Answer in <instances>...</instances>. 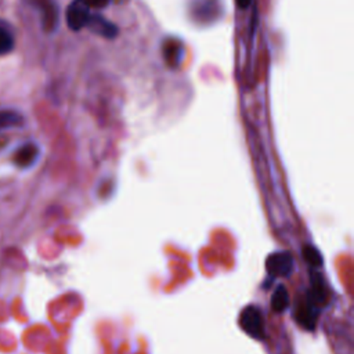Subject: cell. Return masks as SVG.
<instances>
[{"label": "cell", "instance_id": "obj_14", "mask_svg": "<svg viewBox=\"0 0 354 354\" xmlns=\"http://www.w3.org/2000/svg\"><path fill=\"white\" fill-rule=\"evenodd\" d=\"M235 1H236V4H238L239 8H248V7L252 4L253 0H235Z\"/></svg>", "mask_w": 354, "mask_h": 354}, {"label": "cell", "instance_id": "obj_10", "mask_svg": "<svg viewBox=\"0 0 354 354\" xmlns=\"http://www.w3.org/2000/svg\"><path fill=\"white\" fill-rule=\"evenodd\" d=\"M289 304V296H288V290L283 285H278L271 296V308L275 313H282Z\"/></svg>", "mask_w": 354, "mask_h": 354}, {"label": "cell", "instance_id": "obj_9", "mask_svg": "<svg viewBox=\"0 0 354 354\" xmlns=\"http://www.w3.org/2000/svg\"><path fill=\"white\" fill-rule=\"evenodd\" d=\"M22 124V115L12 109H0V131Z\"/></svg>", "mask_w": 354, "mask_h": 354}, {"label": "cell", "instance_id": "obj_7", "mask_svg": "<svg viewBox=\"0 0 354 354\" xmlns=\"http://www.w3.org/2000/svg\"><path fill=\"white\" fill-rule=\"evenodd\" d=\"M41 11V22L46 30H54L58 22V8L54 0H35Z\"/></svg>", "mask_w": 354, "mask_h": 354}, {"label": "cell", "instance_id": "obj_3", "mask_svg": "<svg viewBox=\"0 0 354 354\" xmlns=\"http://www.w3.org/2000/svg\"><path fill=\"white\" fill-rule=\"evenodd\" d=\"M319 314V307L315 306L307 296L301 297L295 308V317L297 324L307 329V330H313L315 328L317 324V318Z\"/></svg>", "mask_w": 354, "mask_h": 354}, {"label": "cell", "instance_id": "obj_8", "mask_svg": "<svg viewBox=\"0 0 354 354\" xmlns=\"http://www.w3.org/2000/svg\"><path fill=\"white\" fill-rule=\"evenodd\" d=\"M39 156V148L33 142H26L19 147L14 155V162L19 167H30Z\"/></svg>", "mask_w": 354, "mask_h": 354}, {"label": "cell", "instance_id": "obj_13", "mask_svg": "<svg viewBox=\"0 0 354 354\" xmlns=\"http://www.w3.org/2000/svg\"><path fill=\"white\" fill-rule=\"evenodd\" d=\"M88 7H95V8H104L109 4L111 0H84Z\"/></svg>", "mask_w": 354, "mask_h": 354}, {"label": "cell", "instance_id": "obj_5", "mask_svg": "<svg viewBox=\"0 0 354 354\" xmlns=\"http://www.w3.org/2000/svg\"><path fill=\"white\" fill-rule=\"evenodd\" d=\"M86 26L93 33H95L98 36H102L105 39H113L119 33L118 26L113 22L108 21L106 18H104L102 15H100V14H91Z\"/></svg>", "mask_w": 354, "mask_h": 354}, {"label": "cell", "instance_id": "obj_1", "mask_svg": "<svg viewBox=\"0 0 354 354\" xmlns=\"http://www.w3.org/2000/svg\"><path fill=\"white\" fill-rule=\"evenodd\" d=\"M239 326L253 339L263 340L266 337L264 318L257 306H246L239 314Z\"/></svg>", "mask_w": 354, "mask_h": 354}, {"label": "cell", "instance_id": "obj_2", "mask_svg": "<svg viewBox=\"0 0 354 354\" xmlns=\"http://www.w3.org/2000/svg\"><path fill=\"white\" fill-rule=\"evenodd\" d=\"M295 261L289 252L271 253L266 260L267 274L272 278H289L293 272Z\"/></svg>", "mask_w": 354, "mask_h": 354}, {"label": "cell", "instance_id": "obj_6", "mask_svg": "<svg viewBox=\"0 0 354 354\" xmlns=\"http://www.w3.org/2000/svg\"><path fill=\"white\" fill-rule=\"evenodd\" d=\"M306 296L318 307H322L328 303V297H329V290L326 283L324 282L322 275L314 272L311 275V281H310V288L306 293Z\"/></svg>", "mask_w": 354, "mask_h": 354}, {"label": "cell", "instance_id": "obj_12", "mask_svg": "<svg viewBox=\"0 0 354 354\" xmlns=\"http://www.w3.org/2000/svg\"><path fill=\"white\" fill-rule=\"evenodd\" d=\"M303 257H304V260H306L310 266H313V267H319V266L322 264V256H321V253L318 252L317 248H314V246H311V245H306V246L303 248Z\"/></svg>", "mask_w": 354, "mask_h": 354}, {"label": "cell", "instance_id": "obj_11", "mask_svg": "<svg viewBox=\"0 0 354 354\" xmlns=\"http://www.w3.org/2000/svg\"><path fill=\"white\" fill-rule=\"evenodd\" d=\"M14 47V36L3 24H0V55L7 54Z\"/></svg>", "mask_w": 354, "mask_h": 354}, {"label": "cell", "instance_id": "obj_4", "mask_svg": "<svg viewBox=\"0 0 354 354\" xmlns=\"http://www.w3.org/2000/svg\"><path fill=\"white\" fill-rule=\"evenodd\" d=\"M90 15V7L84 0H73L66 10V24L72 30H80L87 25Z\"/></svg>", "mask_w": 354, "mask_h": 354}]
</instances>
